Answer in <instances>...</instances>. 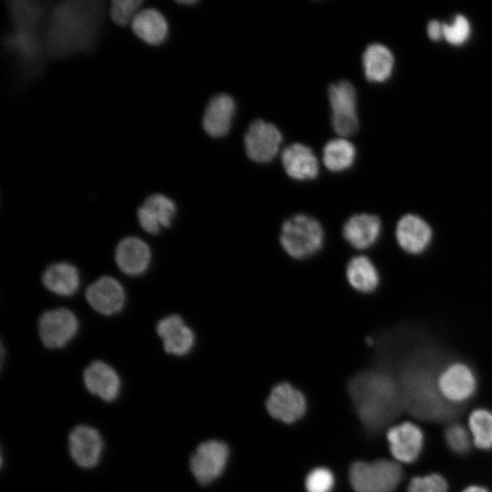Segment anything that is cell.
Listing matches in <instances>:
<instances>
[{
    "instance_id": "cell-1",
    "label": "cell",
    "mask_w": 492,
    "mask_h": 492,
    "mask_svg": "<svg viewBox=\"0 0 492 492\" xmlns=\"http://www.w3.org/2000/svg\"><path fill=\"white\" fill-rule=\"evenodd\" d=\"M104 5L95 1H65L52 10L44 33V46L53 57L87 51L100 27Z\"/></svg>"
},
{
    "instance_id": "cell-2",
    "label": "cell",
    "mask_w": 492,
    "mask_h": 492,
    "mask_svg": "<svg viewBox=\"0 0 492 492\" xmlns=\"http://www.w3.org/2000/svg\"><path fill=\"white\" fill-rule=\"evenodd\" d=\"M358 415L369 428L377 429L393 419L405 405L400 384L381 371H364L349 384Z\"/></svg>"
},
{
    "instance_id": "cell-3",
    "label": "cell",
    "mask_w": 492,
    "mask_h": 492,
    "mask_svg": "<svg viewBox=\"0 0 492 492\" xmlns=\"http://www.w3.org/2000/svg\"><path fill=\"white\" fill-rule=\"evenodd\" d=\"M433 364L423 354L415 356L404 368L400 385L411 413L421 419L440 421L449 418L455 408L438 391Z\"/></svg>"
},
{
    "instance_id": "cell-4",
    "label": "cell",
    "mask_w": 492,
    "mask_h": 492,
    "mask_svg": "<svg viewBox=\"0 0 492 492\" xmlns=\"http://www.w3.org/2000/svg\"><path fill=\"white\" fill-rule=\"evenodd\" d=\"M7 5L15 30L7 44L24 61L36 62L41 50L38 26L43 8L31 1H13Z\"/></svg>"
},
{
    "instance_id": "cell-5",
    "label": "cell",
    "mask_w": 492,
    "mask_h": 492,
    "mask_svg": "<svg viewBox=\"0 0 492 492\" xmlns=\"http://www.w3.org/2000/svg\"><path fill=\"white\" fill-rule=\"evenodd\" d=\"M324 232L312 216L296 214L287 219L281 229L280 243L285 252L298 260L309 258L323 247Z\"/></svg>"
},
{
    "instance_id": "cell-6",
    "label": "cell",
    "mask_w": 492,
    "mask_h": 492,
    "mask_svg": "<svg viewBox=\"0 0 492 492\" xmlns=\"http://www.w3.org/2000/svg\"><path fill=\"white\" fill-rule=\"evenodd\" d=\"M402 477L401 466L387 459L355 462L349 470V480L354 492H393Z\"/></svg>"
},
{
    "instance_id": "cell-7",
    "label": "cell",
    "mask_w": 492,
    "mask_h": 492,
    "mask_svg": "<svg viewBox=\"0 0 492 492\" xmlns=\"http://www.w3.org/2000/svg\"><path fill=\"white\" fill-rule=\"evenodd\" d=\"M328 97L332 109V125L342 137L354 134L358 128L356 108V91L354 85L347 80H340L331 84Z\"/></svg>"
},
{
    "instance_id": "cell-8",
    "label": "cell",
    "mask_w": 492,
    "mask_h": 492,
    "mask_svg": "<svg viewBox=\"0 0 492 492\" xmlns=\"http://www.w3.org/2000/svg\"><path fill=\"white\" fill-rule=\"evenodd\" d=\"M228 456L229 449L223 442L205 441L191 455L190 469L200 485H208L222 474Z\"/></svg>"
},
{
    "instance_id": "cell-9",
    "label": "cell",
    "mask_w": 492,
    "mask_h": 492,
    "mask_svg": "<svg viewBox=\"0 0 492 492\" xmlns=\"http://www.w3.org/2000/svg\"><path fill=\"white\" fill-rule=\"evenodd\" d=\"M437 388L447 403L460 404L475 394L477 378L467 364L460 362L452 363L439 373Z\"/></svg>"
},
{
    "instance_id": "cell-10",
    "label": "cell",
    "mask_w": 492,
    "mask_h": 492,
    "mask_svg": "<svg viewBox=\"0 0 492 492\" xmlns=\"http://www.w3.org/2000/svg\"><path fill=\"white\" fill-rule=\"evenodd\" d=\"M78 321L68 309L44 313L38 321V333L43 344L50 349L64 347L77 333Z\"/></svg>"
},
{
    "instance_id": "cell-11",
    "label": "cell",
    "mask_w": 492,
    "mask_h": 492,
    "mask_svg": "<svg viewBox=\"0 0 492 492\" xmlns=\"http://www.w3.org/2000/svg\"><path fill=\"white\" fill-rule=\"evenodd\" d=\"M67 444L72 460L82 468H93L101 459L104 442L99 431L93 426H75L68 435Z\"/></svg>"
},
{
    "instance_id": "cell-12",
    "label": "cell",
    "mask_w": 492,
    "mask_h": 492,
    "mask_svg": "<svg viewBox=\"0 0 492 492\" xmlns=\"http://www.w3.org/2000/svg\"><path fill=\"white\" fill-rule=\"evenodd\" d=\"M282 143L280 130L262 119L254 120L244 136V146L250 159L268 162L277 154Z\"/></svg>"
},
{
    "instance_id": "cell-13",
    "label": "cell",
    "mask_w": 492,
    "mask_h": 492,
    "mask_svg": "<svg viewBox=\"0 0 492 492\" xmlns=\"http://www.w3.org/2000/svg\"><path fill=\"white\" fill-rule=\"evenodd\" d=\"M269 414L284 423H293L301 418L306 410L304 395L288 383L276 384L266 401Z\"/></svg>"
},
{
    "instance_id": "cell-14",
    "label": "cell",
    "mask_w": 492,
    "mask_h": 492,
    "mask_svg": "<svg viewBox=\"0 0 492 492\" xmlns=\"http://www.w3.org/2000/svg\"><path fill=\"white\" fill-rule=\"evenodd\" d=\"M395 234L399 247L412 255L423 253L433 237L430 225L422 217L412 213L399 219Z\"/></svg>"
},
{
    "instance_id": "cell-15",
    "label": "cell",
    "mask_w": 492,
    "mask_h": 492,
    "mask_svg": "<svg viewBox=\"0 0 492 492\" xmlns=\"http://www.w3.org/2000/svg\"><path fill=\"white\" fill-rule=\"evenodd\" d=\"M386 437L392 456L399 462L412 463L422 451L423 432L412 422L393 425L388 429Z\"/></svg>"
},
{
    "instance_id": "cell-16",
    "label": "cell",
    "mask_w": 492,
    "mask_h": 492,
    "mask_svg": "<svg viewBox=\"0 0 492 492\" xmlns=\"http://www.w3.org/2000/svg\"><path fill=\"white\" fill-rule=\"evenodd\" d=\"M156 331L163 341L167 354L183 356L188 354L195 344L193 331L178 314L161 319L157 324Z\"/></svg>"
},
{
    "instance_id": "cell-17",
    "label": "cell",
    "mask_w": 492,
    "mask_h": 492,
    "mask_svg": "<svg viewBox=\"0 0 492 492\" xmlns=\"http://www.w3.org/2000/svg\"><path fill=\"white\" fill-rule=\"evenodd\" d=\"M87 390L105 402H113L119 395L121 382L118 373L102 361H94L83 372Z\"/></svg>"
},
{
    "instance_id": "cell-18",
    "label": "cell",
    "mask_w": 492,
    "mask_h": 492,
    "mask_svg": "<svg viewBox=\"0 0 492 492\" xmlns=\"http://www.w3.org/2000/svg\"><path fill=\"white\" fill-rule=\"evenodd\" d=\"M137 213L141 228L149 234H158L161 228L170 226L176 206L172 200L157 193L149 196Z\"/></svg>"
},
{
    "instance_id": "cell-19",
    "label": "cell",
    "mask_w": 492,
    "mask_h": 492,
    "mask_svg": "<svg viewBox=\"0 0 492 492\" xmlns=\"http://www.w3.org/2000/svg\"><path fill=\"white\" fill-rule=\"evenodd\" d=\"M86 298L95 311L111 315L122 309L125 292L117 280L104 276L87 287Z\"/></svg>"
},
{
    "instance_id": "cell-20",
    "label": "cell",
    "mask_w": 492,
    "mask_h": 492,
    "mask_svg": "<svg viewBox=\"0 0 492 492\" xmlns=\"http://www.w3.org/2000/svg\"><path fill=\"white\" fill-rule=\"evenodd\" d=\"M382 232L380 219L370 213L351 216L343 226V239L354 248L365 250L372 247Z\"/></svg>"
},
{
    "instance_id": "cell-21",
    "label": "cell",
    "mask_w": 492,
    "mask_h": 492,
    "mask_svg": "<svg viewBox=\"0 0 492 492\" xmlns=\"http://www.w3.org/2000/svg\"><path fill=\"white\" fill-rule=\"evenodd\" d=\"M150 256L149 246L137 237H127L120 241L115 253L118 268L131 276H138L146 272Z\"/></svg>"
},
{
    "instance_id": "cell-22",
    "label": "cell",
    "mask_w": 492,
    "mask_h": 492,
    "mask_svg": "<svg viewBox=\"0 0 492 492\" xmlns=\"http://www.w3.org/2000/svg\"><path fill=\"white\" fill-rule=\"evenodd\" d=\"M286 173L297 180L313 179L319 173V163L313 151L306 145L292 143L282 153Z\"/></svg>"
},
{
    "instance_id": "cell-23",
    "label": "cell",
    "mask_w": 492,
    "mask_h": 492,
    "mask_svg": "<svg viewBox=\"0 0 492 492\" xmlns=\"http://www.w3.org/2000/svg\"><path fill=\"white\" fill-rule=\"evenodd\" d=\"M235 113V102L228 94H218L208 103L202 125L205 131L212 137L225 135L232 122Z\"/></svg>"
},
{
    "instance_id": "cell-24",
    "label": "cell",
    "mask_w": 492,
    "mask_h": 492,
    "mask_svg": "<svg viewBox=\"0 0 492 492\" xmlns=\"http://www.w3.org/2000/svg\"><path fill=\"white\" fill-rule=\"evenodd\" d=\"M363 66L369 81L384 82L393 73L395 57L387 46L374 43L369 45L363 54Z\"/></svg>"
},
{
    "instance_id": "cell-25",
    "label": "cell",
    "mask_w": 492,
    "mask_h": 492,
    "mask_svg": "<svg viewBox=\"0 0 492 492\" xmlns=\"http://www.w3.org/2000/svg\"><path fill=\"white\" fill-rule=\"evenodd\" d=\"M345 275L352 288L362 293L373 292L380 283L376 266L364 255L354 256L348 261Z\"/></svg>"
},
{
    "instance_id": "cell-26",
    "label": "cell",
    "mask_w": 492,
    "mask_h": 492,
    "mask_svg": "<svg viewBox=\"0 0 492 492\" xmlns=\"http://www.w3.org/2000/svg\"><path fill=\"white\" fill-rule=\"evenodd\" d=\"M79 272L72 264L57 262L50 264L44 272L42 282L50 292L69 296L75 293L79 287Z\"/></svg>"
},
{
    "instance_id": "cell-27",
    "label": "cell",
    "mask_w": 492,
    "mask_h": 492,
    "mask_svg": "<svg viewBox=\"0 0 492 492\" xmlns=\"http://www.w3.org/2000/svg\"><path fill=\"white\" fill-rule=\"evenodd\" d=\"M131 26L134 33L150 45L161 44L168 34L165 17L152 8L140 10L132 20Z\"/></svg>"
},
{
    "instance_id": "cell-28",
    "label": "cell",
    "mask_w": 492,
    "mask_h": 492,
    "mask_svg": "<svg viewBox=\"0 0 492 492\" xmlns=\"http://www.w3.org/2000/svg\"><path fill=\"white\" fill-rule=\"evenodd\" d=\"M356 156L354 144L344 138H337L329 140L323 153V160L325 167L333 172H339L349 169Z\"/></svg>"
},
{
    "instance_id": "cell-29",
    "label": "cell",
    "mask_w": 492,
    "mask_h": 492,
    "mask_svg": "<svg viewBox=\"0 0 492 492\" xmlns=\"http://www.w3.org/2000/svg\"><path fill=\"white\" fill-rule=\"evenodd\" d=\"M468 425L477 447L492 448V412L482 408L474 410L469 415Z\"/></svg>"
},
{
    "instance_id": "cell-30",
    "label": "cell",
    "mask_w": 492,
    "mask_h": 492,
    "mask_svg": "<svg viewBox=\"0 0 492 492\" xmlns=\"http://www.w3.org/2000/svg\"><path fill=\"white\" fill-rule=\"evenodd\" d=\"M471 34V26L468 19L461 15H456L451 23H444V38L453 46L465 44Z\"/></svg>"
},
{
    "instance_id": "cell-31",
    "label": "cell",
    "mask_w": 492,
    "mask_h": 492,
    "mask_svg": "<svg viewBox=\"0 0 492 492\" xmlns=\"http://www.w3.org/2000/svg\"><path fill=\"white\" fill-rule=\"evenodd\" d=\"M143 3L141 0H114L110 5V16L116 24L126 26L132 22Z\"/></svg>"
},
{
    "instance_id": "cell-32",
    "label": "cell",
    "mask_w": 492,
    "mask_h": 492,
    "mask_svg": "<svg viewBox=\"0 0 492 492\" xmlns=\"http://www.w3.org/2000/svg\"><path fill=\"white\" fill-rule=\"evenodd\" d=\"M446 479L439 474L415 477L411 479L407 492H447Z\"/></svg>"
},
{
    "instance_id": "cell-33",
    "label": "cell",
    "mask_w": 492,
    "mask_h": 492,
    "mask_svg": "<svg viewBox=\"0 0 492 492\" xmlns=\"http://www.w3.org/2000/svg\"><path fill=\"white\" fill-rule=\"evenodd\" d=\"M334 485L333 473L325 467L312 470L305 479L307 492H330Z\"/></svg>"
},
{
    "instance_id": "cell-34",
    "label": "cell",
    "mask_w": 492,
    "mask_h": 492,
    "mask_svg": "<svg viewBox=\"0 0 492 492\" xmlns=\"http://www.w3.org/2000/svg\"><path fill=\"white\" fill-rule=\"evenodd\" d=\"M445 439L449 448L457 454H464L470 448L469 434L459 424H453L446 428Z\"/></svg>"
},
{
    "instance_id": "cell-35",
    "label": "cell",
    "mask_w": 492,
    "mask_h": 492,
    "mask_svg": "<svg viewBox=\"0 0 492 492\" xmlns=\"http://www.w3.org/2000/svg\"><path fill=\"white\" fill-rule=\"evenodd\" d=\"M426 32L428 37L433 41H439L444 38V23H440L438 20L429 21Z\"/></svg>"
},
{
    "instance_id": "cell-36",
    "label": "cell",
    "mask_w": 492,
    "mask_h": 492,
    "mask_svg": "<svg viewBox=\"0 0 492 492\" xmlns=\"http://www.w3.org/2000/svg\"><path fill=\"white\" fill-rule=\"evenodd\" d=\"M463 492H488V490L483 487L470 486L466 487V489H464Z\"/></svg>"
},
{
    "instance_id": "cell-37",
    "label": "cell",
    "mask_w": 492,
    "mask_h": 492,
    "mask_svg": "<svg viewBox=\"0 0 492 492\" xmlns=\"http://www.w3.org/2000/svg\"><path fill=\"white\" fill-rule=\"evenodd\" d=\"M178 3H179V4H181V5H182V4H183V5H192V4L195 3V1H190H190H184V0H183V1H178Z\"/></svg>"
}]
</instances>
